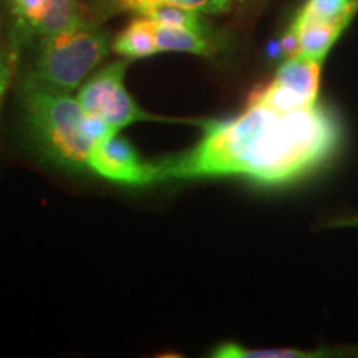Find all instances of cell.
I'll return each instance as SVG.
<instances>
[{
    "label": "cell",
    "mask_w": 358,
    "mask_h": 358,
    "mask_svg": "<svg viewBox=\"0 0 358 358\" xmlns=\"http://www.w3.org/2000/svg\"><path fill=\"white\" fill-rule=\"evenodd\" d=\"M78 22L77 0H47L42 19L34 32L45 37V35L62 32Z\"/></svg>",
    "instance_id": "obj_11"
},
{
    "label": "cell",
    "mask_w": 358,
    "mask_h": 358,
    "mask_svg": "<svg viewBox=\"0 0 358 358\" xmlns=\"http://www.w3.org/2000/svg\"><path fill=\"white\" fill-rule=\"evenodd\" d=\"M8 75H10V70H8V62L6 55L0 52V100H2L3 93H6V88L8 85Z\"/></svg>",
    "instance_id": "obj_17"
},
{
    "label": "cell",
    "mask_w": 358,
    "mask_h": 358,
    "mask_svg": "<svg viewBox=\"0 0 358 358\" xmlns=\"http://www.w3.org/2000/svg\"><path fill=\"white\" fill-rule=\"evenodd\" d=\"M299 34V55L310 60L324 62L327 53L337 42L340 34L345 30L347 22H337V24H290Z\"/></svg>",
    "instance_id": "obj_7"
},
{
    "label": "cell",
    "mask_w": 358,
    "mask_h": 358,
    "mask_svg": "<svg viewBox=\"0 0 358 358\" xmlns=\"http://www.w3.org/2000/svg\"><path fill=\"white\" fill-rule=\"evenodd\" d=\"M198 145L156 161V181L243 176L284 185L325 164L342 141V128L324 105L277 111L249 103L232 120L208 122Z\"/></svg>",
    "instance_id": "obj_1"
},
{
    "label": "cell",
    "mask_w": 358,
    "mask_h": 358,
    "mask_svg": "<svg viewBox=\"0 0 358 358\" xmlns=\"http://www.w3.org/2000/svg\"><path fill=\"white\" fill-rule=\"evenodd\" d=\"M10 2L22 24L35 30L47 7V0H10Z\"/></svg>",
    "instance_id": "obj_15"
},
{
    "label": "cell",
    "mask_w": 358,
    "mask_h": 358,
    "mask_svg": "<svg viewBox=\"0 0 358 358\" xmlns=\"http://www.w3.org/2000/svg\"><path fill=\"white\" fill-rule=\"evenodd\" d=\"M127 69L128 60L113 62L90 78L77 96L85 113L103 120L116 133L131 123L155 120L134 103L124 88Z\"/></svg>",
    "instance_id": "obj_4"
},
{
    "label": "cell",
    "mask_w": 358,
    "mask_h": 358,
    "mask_svg": "<svg viewBox=\"0 0 358 358\" xmlns=\"http://www.w3.org/2000/svg\"><path fill=\"white\" fill-rule=\"evenodd\" d=\"M322 64L324 62L310 60V58H303L301 55L287 58L279 66L272 83L294 90V92L301 93L308 100L317 101Z\"/></svg>",
    "instance_id": "obj_6"
},
{
    "label": "cell",
    "mask_w": 358,
    "mask_h": 358,
    "mask_svg": "<svg viewBox=\"0 0 358 358\" xmlns=\"http://www.w3.org/2000/svg\"><path fill=\"white\" fill-rule=\"evenodd\" d=\"M153 32L158 52H187L208 57L213 53V45L203 32L185 29V27L163 25L153 20Z\"/></svg>",
    "instance_id": "obj_8"
},
{
    "label": "cell",
    "mask_w": 358,
    "mask_h": 358,
    "mask_svg": "<svg viewBox=\"0 0 358 358\" xmlns=\"http://www.w3.org/2000/svg\"><path fill=\"white\" fill-rule=\"evenodd\" d=\"M108 35L80 20L62 32L45 35L29 85L70 93L105 60Z\"/></svg>",
    "instance_id": "obj_3"
},
{
    "label": "cell",
    "mask_w": 358,
    "mask_h": 358,
    "mask_svg": "<svg viewBox=\"0 0 358 358\" xmlns=\"http://www.w3.org/2000/svg\"><path fill=\"white\" fill-rule=\"evenodd\" d=\"M357 8L358 0H307L294 20L297 24H348Z\"/></svg>",
    "instance_id": "obj_10"
},
{
    "label": "cell",
    "mask_w": 358,
    "mask_h": 358,
    "mask_svg": "<svg viewBox=\"0 0 358 358\" xmlns=\"http://www.w3.org/2000/svg\"><path fill=\"white\" fill-rule=\"evenodd\" d=\"M25 110L40 148L58 163L88 168L93 143L85 133V113L78 98L42 87H27Z\"/></svg>",
    "instance_id": "obj_2"
},
{
    "label": "cell",
    "mask_w": 358,
    "mask_h": 358,
    "mask_svg": "<svg viewBox=\"0 0 358 358\" xmlns=\"http://www.w3.org/2000/svg\"><path fill=\"white\" fill-rule=\"evenodd\" d=\"M280 48H282V53H284L287 58L299 55V34L292 25L289 27V30L284 34V37H282Z\"/></svg>",
    "instance_id": "obj_16"
},
{
    "label": "cell",
    "mask_w": 358,
    "mask_h": 358,
    "mask_svg": "<svg viewBox=\"0 0 358 358\" xmlns=\"http://www.w3.org/2000/svg\"><path fill=\"white\" fill-rule=\"evenodd\" d=\"M140 15L146 17V19L158 22L163 25L171 27H185V29L196 30V32H203V22L199 19V13L189 8L169 6V3H155L143 10L138 12Z\"/></svg>",
    "instance_id": "obj_12"
},
{
    "label": "cell",
    "mask_w": 358,
    "mask_h": 358,
    "mask_svg": "<svg viewBox=\"0 0 358 358\" xmlns=\"http://www.w3.org/2000/svg\"><path fill=\"white\" fill-rule=\"evenodd\" d=\"M213 357L219 358H307L320 353L303 352L297 348H245L236 342H224L214 348Z\"/></svg>",
    "instance_id": "obj_13"
},
{
    "label": "cell",
    "mask_w": 358,
    "mask_h": 358,
    "mask_svg": "<svg viewBox=\"0 0 358 358\" xmlns=\"http://www.w3.org/2000/svg\"><path fill=\"white\" fill-rule=\"evenodd\" d=\"M113 50L127 58H145L158 53L156 47L153 20L136 19L129 24L113 43Z\"/></svg>",
    "instance_id": "obj_9"
},
{
    "label": "cell",
    "mask_w": 358,
    "mask_h": 358,
    "mask_svg": "<svg viewBox=\"0 0 358 358\" xmlns=\"http://www.w3.org/2000/svg\"><path fill=\"white\" fill-rule=\"evenodd\" d=\"M337 226H358V217H352V219H343V221L337 222Z\"/></svg>",
    "instance_id": "obj_18"
},
{
    "label": "cell",
    "mask_w": 358,
    "mask_h": 358,
    "mask_svg": "<svg viewBox=\"0 0 358 358\" xmlns=\"http://www.w3.org/2000/svg\"><path fill=\"white\" fill-rule=\"evenodd\" d=\"M88 168L110 181L124 185H148L156 181L155 163L143 161L134 148L122 138H116V134L95 143Z\"/></svg>",
    "instance_id": "obj_5"
},
{
    "label": "cell",
    "mask_w": 358,
    "mask_h": 358,
    "mask_svg": "<svg viewBox=\"0 0 358 358\" xmlns=\"http://www.w3.org/2000/svg\"><path fill=\"white\" fill-rule=\"evenodd\" d=\"M155 3H169L198 13H222L231 8V0H118L120 7L133 12H140Z\"/></svg>",
    "instance_id": "obj_14"
}]
</instances>
